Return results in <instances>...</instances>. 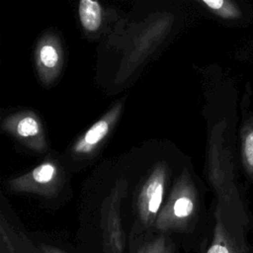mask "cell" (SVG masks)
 I'll return each mask as SVG.
<instances>
[{"label": "cell", "instance_id": "obj_1", "mask_svg": "<svg viewBox=\"0 0 253 253\" xmlns=\"http://www.w3.org/2000/svg\"><path fill=\"white\" fill-rule=\"evenodd\" d=\"M249 216L244 212L224 214L218 209L210 241L204 253H253L247 239Z\"/></svg>", "mask_w": 253, "mask_h": 253}, {"label": "cell", "instance_id": "obj_9", "mask_svg": "<svg viewBox=\"0 0 253 253\" xmlns=\"http://www.w3.org/2000/svg\"><path fill=\"white\" fill-rule=\"evenodd\" d=\"M40 59L46 67H54L58 61V54L52 45H43L40 51Z\"/></svg>", "mask_w": 253, "mask_h": 253}, {"label": "cell", "instance_id": "obj_2", "mask_svg": "<svg viewBox=\"0 0 253 253\" xmlns=\"http://www.w3.org/2000/svg\"><path fill=\"white\" fill-rule=\"evenodd\" d=\"M79 17L82 26L88 32H96L102 23L101 6L97 1L81 0L79 3Z\"/></svg>", "mask_w": 253, "mask_h": 253}, {"label": "cell", "instance_id": "obj_11", "mask_svg": "<svg viewBox=\"0 0 253 253\" xmlns=\"http://www.w3.org/2000/svg\"><path fill=\"white\" fill-rule=\"evenodd\" d=\"M26 249H27V253H39L38 250H36V248L34 247V245H26Z\"/></svg>", "mask_w": 253, "mask_h": 253}, {"label": "cell", "instance_id": "obj_7", "mask_svg": "<svg viewBox=\"0 0 253 253\" xmlns=\"http://www.w3.org/2000/svg\"><path fill=\"white\" fill-rule=\"evenodd\" d=\"M40 131V125L33 117L23 118L17 125V132L23 137L35 136Z\"/></svg>", "mask_w": 253, "mask_h": 253}, {"label": "cell", "instance_id": "obj_3", "mask_svg": "<svg viewBox=\"0 0 253 253\" xmlns=\"http://www.w3.org/2000/svg\"><path fill=\"white\" fill-rule=\"evenodd\" d=\"M241 158L246 173L253 179V115L248 118L241 130Z\"/></svg>", "mask_w": 253, "mask_h": 253}, {"label": "cell", "instance_id": "obj_6", "mask_svg": "<svg viewBox=\"0 0 253 253\" xmlns=\"http://www.w3.org/2000/svg\"><path fill=\"white\" fill-rule=\"evenodd\" d=\"M133 253H174V250L169 240L161 235L142 243Z\"/></svg>", "mask_w": 253, "mask_h": 253}, {"label": "cell", "instance_id": "obj_4", "mask_svg": "<svg viewBox=\"0 0 253 253\" xmlns=\"http://www.w3.org/2000/svg\"><path fill=\"white\" fill-rule=\"evenodd\" d=\"M109 131V124L104 121L95 123L85 133L83 138L75 145V151L83 153L90 151L98 142H100Z\"/></svg>", "mask_w": 253, "mask_h": 253}, {"label": "cell", "instance_id": "obj_10", "mask_svg": "<svg viewBox=\"0 0 253 253\" xmlns=\"http://www.w3.org/2000/svg\"><path fill=\"white\" fill-rule=\"evenodd\" d=\"M38 251H39V253H67L63 249H60L59 247H56L53 245H48V244L40 245Z\"/></svg>", "mask_w": 253, "mask_h": 253}, {"label": "cell", "instance_id": "obj_8", "mask_svg": "<svg viewBox=\"0 0 253 253\" xmlns=\"http://www.w3.org/2000/svg\"><path fill=\"white\" fill-rule=\"evenodd\" d=\"M55 173V168L52 164L45 163L37 167L33 171L34 179L39 183H47L49 182Z\"/></svg>", "mask_w": 253, "mask_h": 253}, {"label": "cell", "instance_id": "obj_5", "mask_svg": "<svg viewBox=\"0 0 253 253\" xmlns=\"http://www.w3.org/2000/svg\"><path fill=\"white\" fill-rule=\"evenodd\" d=\"M203 3L208 6L209 9L213 11L217 16L224 19H237L241 15L236 4L231 1L203 0Z\"/></svg>", "mask_w": 253, "mask_h": 253}]
</instances>
